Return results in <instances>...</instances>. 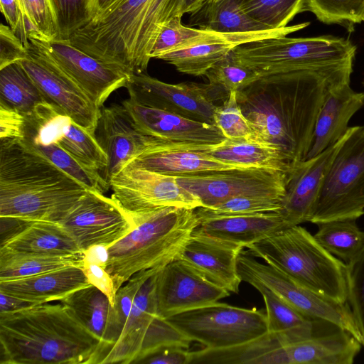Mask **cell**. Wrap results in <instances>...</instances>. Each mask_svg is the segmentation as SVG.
Instances as JSON below:
<instances>
[{"instance_id": "5bb4252c", "label": "cell", "mask_w": 364, "mask_h": 364, "mask_svg": "<svg viewBox=\"0 0 364 364\" xmlns=\"http://www.w3.org/2000/svg\"><path fill=\"white\" fill-rule=\"evenodd\" d=\"M28 41V55L19 63L46 101L95 134L100 108L51 59L40 41Z\"/></svg>"}, {"instance_id": "91938a15", "label": "cell", "mask_w": 364, "mask_h": 364, "mask_svg": "<svg viewBox=\"0 0 364 364\" xmlns=\"http://www.w3.org/2000/svg\"><path fill=\"white\" fill-rule=\"evenodd\" d=\"M206 1H208V0H206Z\"/></svg>"}, {"instance_id": "60d3db41", "label": "cell", "mask_w": 364, "mask_h": 364, "mask_svg": "<svg viewBox=\"0 0 364 364\" xmlns=\"http://www.w3.org/2000/svg\"><path fill=\"white\" fill-rule=\"evenodd\" d=\"M282 199L279 198L238 196L230 198L212 207L196 209L199 220L235 216L280 212Z\"/></svg>"}, {"instance_id": "277c9868", "label": "cell", "mask_w": 364, "mask_h": 364, "mask_svg": "<svg viewBox=\"0 0 364 364\" xmlns=\"http://www.w3.org/2000/svg\"><path fill=\"white\" fill-rule=\"evenodd\" d=\"M184 0H118L75 31L68 41L129 74L146 73L161 28L182 17Z\"/></svg>"}, {"instance_id": "7c38bea8", "label": "cell", "mask_w": 364, "mask_h": 364, "mask_svg": "<svg viewBox=\"0 0 364 364\" xmlns=\"http://www.w3.org/2000/svg\"><path fill=\"white\" fill-rule=\"evenodd\" d=\"M125 87L129 98L138 104L211 124H215L213 114L217 106L214 102L229 97L221 88L210 83L169 84L146 73L132 74Z\"/></svg>"}, {"instance_id": "74e56055", "label": "cell", "mask_w": 364, "mask_h": 364, "mask_svg": "<svg viewBox=\"0 0 364 364\" xmlns=\"http://www.w3.org/2000/svg\"><path fill=\"white\" fill-rule=\"evenodd\" d=\"M58 144L85 168L102 177L108 164L107 156L91 132L73 120Z\"/></svg>"}, {"instance_id": "4316f807", "label": "cell", "mask_w": 364, "mask_h": 364, "mask_svg": "<svg viewBox=\"0 0 364 364\" xmlns=\"http://www.w3.org/2000/svg\"><path fill=\"white\" fill-rule=\"evenodd\" d=\"M101 343L100 361L119 339L122 328L107 296L92 284L77 289L59 301Z\"/></svg>"}, {"instance_id": "f6af8a7d", "label": "cell", "mask_w": 364, "mask_h": 364, "mask_svg": "<svg viewBox=\"0 0 364 364\" xmlns=\"http://www.w3.org/2000/svg\"><path fill=\"white\" fill-rule=\"evenodd\" d=\"M213 119L226 139L255 141L254 132L237 102V92H231L223 105L216 107Z\"/></svg>"}, {"instance_id": "1f68e13d", "label": "cell", "mask_w": 364, "mask_h": 364, "mask_svg": "<svg viewBox=\"0 0 364 364\" xmlns=\"http://www.w3.org/2000/svg\"><path fill=\"white\" fill-rule=\"evenodd\" d=\"M213 158L242 168H267L290 173L294 168L275 146L257 141L226 139L205 151Z\"/></svg>"}, {"instance_id": "44dd1931", "label": "cell", "mask_w": 364, "mask_h": 364, "mask_svg": "<svg viewBox=\"0 0 364 364\" xmlns=\"http://www.w3.org/2000/svg\"><path fill=\"white\" fill-rule=\"evenodd\" d=\"M213 145L158 139L151 149L136 157L127 166L173 176L242 168L207 154L205 151Z\"/></svg>"}, {"instance_id": "30bf717a", "label": "cell", "mask_w": 364, "mask_h": 364, "mask_svg": "<svg viewBox=\"0 0 364 364\" xmlns=\"http://www.w3.org/2000/svg\"><path fill=\"white\" fill-rule=\"evenodd\" d=\"M190 341L221 349L259 339L269 333L266 313L215 302L166 318Z\"/></svg>"}, {"instance_id": "ac0fdd59", "label": "cell", "mask_w": 364, "mask_h": 364, "mask_svg": "<svg viewBox=\"0 0 364 364\" xmlns=\"http://www.w3.org/2000/svg\"><path fill=\"white\" fill-rule=\"evenodd\" d=\"M41 42L51 59L100 108L114 91L126 86L131 75L114 65L90 55L68 40Z\"/></svg>"}, {"instance_id": "f1b7e54d", "label": "cell", "mask_w": 364, "mask_h": 364, "mask_svg": "<svg viewBox=\"0 0 364 364\" xmlns=\"http://www.w3.org/2000/svg\"><path fill=\"white\" fill-rule=\"evenodd\" d=\"M90 284L82 268L72 266L26 277L0 280V292L39 304L59 301Z\"/></svg>"}, {"instance_id": "ba28073f", "label": "cell", "mask_w": 364, "mask_h": 364, "mask_svg": "<svg viewBox=\"0 0 364 364\" xmlns=\"http://www.w3.org/2000/svg\"><path fill=\"white\" fill-rule=\"evenodd\" d=\"M364 215V125L350 127L324 176L310 223Z\"/></svg>"}, {"instance_id": "836d02e7", "label": "cell", "mask_w": 364, "mask_h": 364, "mask_svg": "<svg viewBox=\"0 0 364 364\" xmlns=\"http://www.w3.org/2000/svg\"><path fill=\"white\" fill-rule=\"evenodd\" d=\"M44 102L43 95L19 62L0 69L1 106L26 117Z\"/></svg>"}, {"instance_id": "8fae6325", "label": "cell", "mask_w": 364, "mask_h": 364, "mask_svg": "<svg viewBox=\"0 0 364 364\" xmlns=\"http://www.w3.org/2000/svg\"><path fill=\"white\" fill-rule=\"evenodd\" d=\"M237 271L242 282L259 281L299 312L333 323L364 345L348 302H338L309 289L274 266L259 262L244 249L238 256Z\"/></svg>"}, {"instance_id": "7a4b0ae2", "label": "cell", "mask_w": 364, "mask_h": 364, "mask_svg": "<svg viewBox=\"0 0 364 364\" xmlns=\"http://www.w3.org/2000/svg\"><path fill=\"white\" fill-rule=\"evenodd\" d=\"M1 364H97L100 341L62 303L0 314Z\"/></svg>"}, {"instance_id": "e0dca14e", "label": "cell", "mask_w": 364, "mask_h": 364, "mask_svg": "<svg viewBox=\"0 0 364 364\" xmlns=\"http://www.w3.org/2000/svg\"><path fill=\"white\" fill-rule=\"evenodd\" d=\"M156 292L158 313L164 318L218 302L230 295L228 291L177 259L158 273Z\"/></svg>"}, {"instance_id": "e575fe53", "label": "cell", "mask_w": 364, "mask_h": 364, "mask_svg": "<svg viewBox=\"0 0 364 364\" xmlns=\"http://www.w3.org/2000/svg\"><path fill=\"white\" fill-rule=\"evenodd\" d=\"M84 255H50L0 251V280L33 276L68 267H82Z\"/></svg>"}, {"instance_id": "8992f818", "label": "cell", "mask_w": 364, "mask_h": 364, "mask_svg": "<svg viewBox=\"0 0 364 364\" xmlns=\"http://www.w3.org/2000/svg\"><path fill=\"white\" fill-rule=\"evenodd\" d=\"M356 46L349 39L331 35L268 38L241 44L231 51L260 77L307 71L352 74Z\"/></svg>"}, {"instance_id": "11a10c76", "label": "cell", "mask_w": 364, "mask_h": 364, "mask_svg": "<svg viewBox=\"0 0 364 364\" xmlns=\"http://www.w3.org/2000/svg\"><path fill=\"white\" fill-rule=\"evenodd\" d=\"M108 246L95 245L84 252V261L97 264L104 268L108 260Z\"/></svg>"}, {"instance_id": "bcb514c9", "label": "cell", "mask_w": 364, "mask_h": 364, "mask_svg": "<svg viewBox=\"0 0 364 364\" xmlns=\"http://www.w3.org/2000/svg\"><path fill=\"white\" fill-rule=\"evenodd\" d=\"M346 268L348 302L364 339V247Z\"/></svg>"}, {"instance_id": "c3c4849f", "label": "cell", "mask_w": 364, "mask_h": 364, "mask_svg": "<svg viewBox=\"0 0 364 364\" xmlns=\"http://www.w3.org/2000/svg\"><path fill=\"white\" fill-rule=\"evenodd\" d=\"M28 55V49L9 26H0V69L11 64L20 62Z\"/></svg>"}, {"instance_id": "681fc988", "label": "cell", "mask_w": 364, "mask_h": 364, "mask_svg": "<svg viewBox=\"0 0 364 364\" xmlns=\"http://www.w3.org/2000/svg\"><path fill=\"white\" fill-rule=\"evenodd\" d=\"M82 268L90 283L106 294L114 306L117 291L109 274L103 267L92 262L84 261Z\"/></svg>"}, {"instance_id": "d590c367", "label": "cell", "mask_w": 364, "mask_h": 364, "mask_svg": "<svg viewBox=\"0 0 364 364\" xmlns=\"http://www.w3.org/2000/svg\"><path fill=\"white\" fill-rule=\"evenodd\" d=\"M317 225L316 240L346 264L355 259L364 247V231L358 228L356 220H332Z\"/></svg>"}, {"instance_id": "ab89813d", "label": "cell", "mask_w": 364, "mask_h": 364, "mask_svg": "<svg viewBox=\"0 0 364 364\" xmlns=\"http://www.w3.org/2000/svg\"><path fill=\"white\" fill-rule=\"evenodd\" d=\"M281 346L271 333L255 341L228 348H203L193 351L191 364H252L269 350Z\"/></svg>"}, {"instance_id": "f546056e", "label": "cell", "mask_w": 364, "mask_h": 364, "mask_svg": "<svg viewBox=\"0 0 364 364\" xmlns=\"http://www.w3.org/2000/svg\"><path fill=\"white\" fill-rule=\"evenodd\" d=\"M286 228L280 212H271L202 220L193 233L247 248Z\"/></svg>"}, {"instance_id": "8d00e7d4", "label": "cell", "mask_w": 364, "mask_h": 364, "mask_svg": "<svg viewBox=\"0 0 364 364\" xmlns=\"http://www.w3.org/2000/svg\"><path fill=\"white\" fill-rule=\"evenodd\" d=\"M233 33H220L186 26L182 24L181 17L176 16L161 28L151 50L150 57L159 59L173 51L228 38Z\"/></svg>"}, {"instance_id": "5b68a950", "label": "cell", "mask_w": 364, "mask_h": 364, "mask_svg": "<svg viewBox=\"0 0 364 364\" xmlns=\"http://www.w3.org/2000/svg\"><path fill=\"white\" fill-rule=\"evenodd\" d=\"M134 228L108 247L105 270L116 291L134 274L175 259L200 220L196 209L165 207L133 218Z\"/></svg>"}, {"instance_id": "9a60e30c", "label": "cell", "mask_w": 364, "mask_h": 364, "mask_svg": "<svg viewBox=\"0 0 364 364\" xmlns=\"http://www.w3.org/2000/svg\"><path fill=\"white\" fill-rule=\"evenodd\" d=\"M289 173L267 168H235L176 176L177 183L212 207L238 196L283 198Z\"/></svg>"}, {"instance_id": "db71d44e", "label": "cell", "mask_w": 364, "mask_h": 364, "mask_svg": "<svg viewBox=\"0 0 364 364\" xmlns=\"http://www.w3.org/2000/svg\"><path fill=\"white\" fill-rule=\"evenodd\" d=\"M0 314L15 312L36 304L0 292Z\"/></svg>"}, {"instance_id": "cb8c5ba5", "label": "cell", "mask_w": 364, "mask_h": 364, "mask_svg": "<svg viewBox=\"0 0 364 364\" xmlns=\"http://www.w3.org/2000/svg\"><path fill=\"white\" fill-rule=\"evenodd\" d=\"M244 247L192 232L176 258L200 273L207 279L237 294L242 282L237 259Z\"/></svg>"}, {"instance_id": "d4e9b609", "label": "cell", "mask_w": 364, "mask_h": 364, "mask_svg": "<svg viewBox=\"0 0 364 364\" xmlns=\"http://www.w3.org/2000/svg\"><path fill=\"white\" fill-rule=\"evenodd\" d=\"M350 82V80H342L327 87L306 159L317 156L339 141L348 131L351 117L364 106V91L353 90Z\"/></svg>"}, {"instance_id": "ffe728a7", "label": "cell", "mask_w": 364, "mask_h": 364, "mask_svg": "<svg viewBox=\"0 0 364 364\" xmlns=\"http://www.w3.org/2000/svg\"><path fill=\"white\" fill-rule=\"evenodd\" d=\"M361 346L348 331L335 326L276 347L258 357L252 364H352Z\"/></svg>"}, {"instance_id": "484cf974", "label": "cell", "mask_w": 364, "mask_h": 364, "mask_svg": "<svg viewBox=\"0 0 364 364\" xmlns=\"http://www.w3.org/2000/svg\"><path fill=\"white\" fill-rule=\"evenodd\" d=\"M309 25V22H304L282 28L235 33L228 38L173 51L161 56L159 59L173 65L180 73L202 76L205 75L213 65L241 44L268 38L285 36Z\"/></svg>"}, {"instance_id": "680465c9", "label": "cell", "mask_w": 364, "mask_h": 364, "mask_svg": "<svg viewBox=\"0 0 364 364\" xmlns=\"http://www.w3.org/2000/svg\"><path fill=\"white\" fill-rule=\"evenodd\" d=\"M363 85H364V80H363Z\"/></svg>"}, {"instance_id": "7dc6e473", "label": "cell", "mask_w": 364, "mask_h": 364, "mask_svg": "<svg viewBox=\"0 0 364 364\" xmlns=\"http://www.w3.org/2000/svg\"><path fill=\"white\" fill-rule=\"evenodd\" d=\"M57 11L61 39L68 40L78 28L91 18L88 0H53Z\"/></svg>"}, {"instance_id": "603a6c76", "label": "cell", "mask_w": 364, "mask_h": 364, "mask_svg": "<svg viewBox=\"0 0 364 364\" xmlns=\"http://www.w3.org/2000/svg\"><path fill=\"white\" fill-rule=\"evenodd\" d=\"M341 139L317 156L301 161L289 173L280 211L287 228L309 222L324 176Z\"/></svg>"}, {"instance_id": "b9f144b4", "label": "cell", "mask_w": 364, "mask_h": 364, "mask_svg": "<svg viewBox=\"0 0 364 364\" xmlns=\"http://www.w3.org/2000/svg\"><path fill=\"white\" fill-rule=\"evenodd\" d=\"M306 0H243L245 12L272 28H282L298 14L305 11Z\"/></svg>"}, {"instance_id": "d6a6232c", "label": "cell", "mask_w": 364, "mask_h": 364, "mask_svg": "<svg viewBox=\"0 0 364 364\" xmlns=\"http://www.w3.org/2000/svg\"><path fill=\"white\" fill-rule=\"evenodd\" d=\"M243 0H208L191 14L188 26L220 33H244L272 28L250 16Z\"/></svg>"}, {"instance_id": "f907efd6", "label": "cell", "mask_w": 364, "mask_h": 364, "mask_svg": "<svg viewBox=\"0 0 364 364\" xmlns=\"http://www.w3.org/2000/svg\"><path fill=\"white\" fill-rule=\"evenodd\" d=\"M25 124L22 114L0 105V139H22Z\"/></svg>"}, {"instance_id": "52a82bcc", "label": "cell", "mask_w": 364, "mask_h": 364, "mask_svg": "<svg viewBox=\"0 0 364 364\" xmlns=\"http://www.w3.org/2000/svg\"><path fill=\"white\" fill-rule=\"evenodd\" d=\"M247 249L309 289L338 302H348L346 264L300 225L284 228Z\"/></svg>"}, {"instance_id": "3957f363", "label": "cell", "mask_w": 364, "mask_h": 364, "mask_svg": "<svg viewBox=\"0 0 364 364\" xmlns=\"http://www.w3.org/2000/svg\"><path fill=\"white\" fill-rule=\"evenodd\" d=\"M87 190L21 141L0 139V217L60 223Z\"/></svg>"}, {"instance_id": "83f0119b", "label": "cell", "mask_w": 364, "mask_h": 364, "mask_svg": "<svg viewBox=\"0 0 364 364\" xmlns=\"http://www.w3.org/2000/svg\"><path fill=\"white\" fill-rule=\"evenodd\" d=\"M0 251L50 255H84L75 240L60 223L19 218L11 234L1 239Z\"/></svg>"}, {"instance_id": "4fadbf2b", "label": "cell", "mask_w": 364, "mask_h": 364, "mask_svg": "<svg viewBox=\"0 0 364 364\" xmlns=\"http://www.w3.org/2000/svg\"><path fill=\"white\" fill-rule=\"evenodd\" d=\"M111 198L132 218L165 207L196 209L200 199L176 182V176L126 166L109 181Z\"/></svg>"}, {"instance_id": "f35d334b", "label": "cell", "mask_w": 364, "mask_h": 364, "mask_svg": "<svg viewBox=\"0 0 364 364\" xmlns=\"http://www.w3.org/2000/svg\"><path fill=\"white\" fill-rule=\"evenodd\" d=\"M18 3L28 40H62L53 0H18Z\"/></svg>"}, {"instance_id": "2e32d148", "label": "cell", "mask_w": 364, "mask_h": 364, "mask_svg": "<svg viewBox=\"0 0 364 364\" xmlns=\"http://www.w3.org/2000/svg\"><path fill=\"white\" fill-rule=\"evenodd\" d=\"M84 252L95 245L110 246L135 227L132 218L112 198L87 190L60 222Z\"/></svg>"}, {"instance_id": "816d5d0a", "label": "cell", "mask_w": 364, "mask_h": 364, "mask_svg": "<svg viewBox=\"0 0 364 364\" xmlns=\"http://www.w3.org/2000/svg\"><path fill=\"white\" fill-rule=\"evenodd\" d=\"M193 351L188 348L172 346L163 348L141 360L139 363L149 364H191Z\"/></svg>"}, {"instance_id": "7402d4cb", "label": "cell", "mask_w": 364, "mask_h": 364, "mask_svg": "<svg viewBox=\"0 0 364 364\" xmlns=\"http://www.w3.org/2000/svg\"><path fill=\"white\" fill-rule=\"evenodd\" d=\"M122 105L144 134L166 141L203 144H217L226 139L215 124L144 106L130 98L122 101Z\"/></svg>"}, {"instance_id": "6f0895ef", "label": "cell", "mask_w": 364, "mask_h": 364, "mask_svg": "<svg viewBox=\"0 0 364 364\" xmlns=\"http://www.w3.org/2000/svg\"><path fill=\"white\" fill-rule=\"evenodd\" d=\"M206 0H184L183 5V14H191L199 9Z\"/></svg>"}, {"instance_id": "ee69618b", "label": "cell", "mask_w": 364, "mask_h": 364, "mask_svg": "<svg viewBox=\"0 0 364 364\" xmlns=\"http://www.w3.org/2000/svg\"><path fill=\"white\" fill-rule=\"evenodd\" d=\"M305 11L326 24L364 22V0H306Z\"/></svg>"}, {"instance_id": "d6986e66", "label": "cell", "mask_w": 364, "mask_h": 364, "mask_svg": "<svg viewBox=\"0 0 364 364\" xmlns=\"http://www.w3.org/2000/svg\"><path fill=\"white\" fill-rule=\"evenodd\" d=\"M95 136L107 156L102 178L108 184L130 162L151 149L158 139L141 132L122 105L100 108Z\"/></svg>"}, {"instance_id": "9f6ffc18", "label": "cell", "mask_w": 364, "mask_h": 364, "mask_svg": "<svg viewBox=\"0 0 364 364\" xmlns=\"http://www.w3.org/2000/svg\"><path fill=\"white\" fill-rule=\"evenodd\" d=\"M118 0H88V10L91 19L109 9Z\"/></svg>"}, {"instance_id": "f5cc1de1", "label": "cell", "mask_w": 364, "mask_h": 364, "mask_svg": "<svg viewBox=\"0 0 364 364\" xmlns=\"http://www.w3.org/2000/svg\"><path fill=\"white\" fill-rule=\"evenodd\" d=\"M0 7L8 26L17 34L27 48L29 41L24 32L18 0H0Z\"/></svg>"}, {"instance_id": "9c48e42d", "label": "cell", "mask_w": 364, "mask_h": 364, "mask_svg": "<svg viewBox=\"0 0 364 364\" xmlns=\"http://www.w3.org/2000/svg\"><path fill=\"white\" fill-rule=\"evenodd\" d=\"M155 273L141 285L117 341L100 363H139L166 348H188L192 343L158 313Z\"/></svg>"}, {"instance_id": "7bdbcfd3", "label": "cell", "mask_w": 364, "mask_h": 364, "mask_svg": "<svg viewBox=\"0 0 364 364\" xmlns=\"http://www.w3.org/2000/svg\"><path fill=\"white\" fill-rule=\"evenodd\" d=\"M205 76L210 84L228 94L242 91L260 78L255 70L237 61L231 52L213 65Z\"/></svg>"}, {"instance_id": "6da1fadb", "label": "cell", "mask_w": 364, "mask_h": 364, "mask_svg": "<svg viewBox=\"0 0 364 364\" xmlns=\"http://www.w3.org/2000/svg\"><path fill=\"white\" fill-rule=\"evenodd\" d=\"M350 75L307 71L263 77L237 92V100L255 141L277 148L294 168L306 159L327 87Z\"/></svg>"}, {"instance_id": "4dcf8cb0", "label": "cell", "mask_w": 364, "mask_h": 364, "mask_svg": "<svg viewBox=\"0 0 364 364\" xmlns=\"http://www.w3.org/2000/svg\"><path fill=\"white\" fill-rule=\"evenodd\" d=\"M247 283L262 294L266 306L269 333L281 345L309 338L337 326L302 314L259 281L250 280Z\"/></svg>"}]
</instances>
